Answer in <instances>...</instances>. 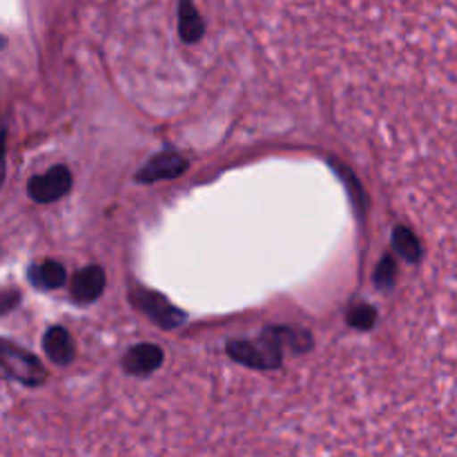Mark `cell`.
Listing matches in <instances>:
<instances>
[{
  "mask_svg": "<svg viewBox=\"0 0 457 457\" xmlns=\"http://www.w3.org/2000/svg\"><path fill=\"white\" fill-rule=\"evenodd\" d=\"M18 295L13 293V295H7V297H4V311H9V308L13 306V299H16Z\"/></svg>",
  "mask_w": 457,
  "mask_h": 457,
  "instance_id": "cell-14",
  "label": "cell"
},
{
  "mask_svg": "<svg viewBox=\"0 0 457 457\" xmlns=\"http://www.w3.org/2000/svg\"><path fill=\"white\" fill-rule=\"evenodd\" d=\"M29 281L40 290H56L67 281V272L58 262H40L29 268Z\"/></svg>",
  "mask_w": 457,
  "mask_h": 457,
  "instance_id": "cell-9",
  "label": "cell"
},
{
  "mask_svg": "<svg viewBox=\"0 0 457 457\" xmlns=\"http://www.w3.org/2000/svg\"><path fill=\"white\" fill-rule=\"evenodd\" d=\"M105 290V272L101 266H89L76 272L74 281H71V297L79 303H92Z\"/></svg>",
  "mask_w": 457,
  "mask_h": 457,
  "instance_id": "cell-7",
  "label": "cell"
},
{
  "mask_svg": "<svg viewBox=\"0 0 457 457\" xmlns=\"http://www.w3.org/2000/svg\"><path fill=\"white\" fill-rule=\"evenodd\" d=\"M393 245H395L397 254L404 257L409 263H418L422 259V245H420V239L409 228H395V232H393Z\"/></svg>",
  "mask_w": 457,
  "mask_h": 457,
  "instance_id": "cell-11",
  "label": "cell"
},
{
  "mask_svg": "<svg viewBox=\"0 0 457 457\" xmlns=\"http://www.w3.org/2000/svg\"><path fill=\"white\" fill-rule=\"evenodd\" d=\"M161 364H163V351L154 344H138V346L129 348L120 361L128 375H150Z\"/></svg>",
  "mask_w": 457,
  "mask_h": 457,
  "instance_id": "cell-6",
  "label": "cell"
},
{
  "mask_svg": "<svg viewBox=\"0 0 457 457\" xmlns=\"http://www.w3.org/2000/svg\"><path fill=\"white\" fill-rule=\"evenodd\" d=\"M228 355L254 370H275L284 364L286 344L279 326H272L259 339H232L226 346Z\"/></svg>",
  "mask_w": 457,
  "mask_h": 457,
  "instance_id": "cell-1",
  "label": "cell"
},
{
  "mask_svg": "<svg viewBox=\"0 0 457 457\" xmlns=\"http://www.w3.org/2000/svg\"><path fill=\"white\" fill-rule=\"evenodd\" d=\"M395 277H397V266L395 262H393L391 254H386V257H382V262H379V266L375 268V284H378V288L382 290H388L393 284H395Z\"/></svg>",
  "mask_w": 457,
  "mask_h": 457,
  "instance_id": "cell-13",
  "label": "cell"
},
{
  "mask_svg": "<svg viewBox=\"0 0 457 457\" xmlns=\"http://www.w3.org/2000/svg\"><path fill=\"white\" fill-rule=\"evenodd\" d=\"M205 22L192 3L179 4V34L186 43H196L204 36Z\"/></svg>",
  "mask_w": 457,
  "mask_h": 457,
  "instance_id": "cell-10",
  "label": "cell"
},
{
  "mask_svg": "<svg viewBox=\"0 0 457 457\" xmlns=\"http://www.w3.org/2000/svg\"><path fill=\"white\" fill-rule=\"evenodd\" d=\"M43 348L47 353L49 360L58 366H67L71 360H74V344H71L70 333L61 326H54L45 333Z\"/></svg>",
  "mask_w": 457,
  "mask_h": 457,
  "instance_id": "cell-8",
  "label": "cell"
},
{
  "mask_svg": "<svg viewBox=\"0 0 457 457\" xmlns=\"http://www.w3.org/2000/svg\"><path fill=\"white\" fill-rule=\"evenodd\" d=\"M375 320H378V311L369 303H353L346 312L348 326L357 330H370L375 326Z\"/></svg>",
  "mask_w": 457,
  "mask_h": 457,
  "instance_id": "cell-12",
  "label": "cell"
},
{
  "mask_svg": "<svg viewBox=\"0 0 457 457\" xmlns=\"http://www.w3.org/2000/svg\"><path fill=\"white\" fill-rule=\"evenodd\" d=\"M187 170V159L177 152H161V154L152 156L147 165H143L137 172L138 183H154L165 181V179L181 177Z\"/></svg>",
  "mask_w": 457,
  "mask_h": 457,
  "instance_id": "cell-5",
  "label": "cell"
},
{
  "mask_svg": "<svg viewBox=\"0 0 457 457\" xmlns=\"http://www.w3.org/2000/svg\"><path fill=\"white\" fill-rule=\"evenodd\" d=\"M3 369L12 379H18L25 386H38L45 382V369L31 353L16 346L9 339H3Z\"/></svg>",
  "mask_w": 457,
  "mask_h": 457,
  "instance_id": "cell-3",
  "label": "cell"
},
{
  "mask_svg": "<svg viewBox=\"0 0 457 457\" xmlns=\"http://www.w3.org/2000/svg\"><path fill=\"white\" fill-rule=\"evenodd\" d=\"M129 299H132V303L143 312V315L150 317L156 326H161V328L165 330L177 328V326H181L183 321H186V312L174 308L168 297L154 293V290L134 288L132 293H129Z\"/></svg>",
  "mask_w": 457,
  "mask_h": 457,
  "instance_id": "cell-2",
  "label": "cell"
},
{
  "mask_svg": "<svg viewBox=\"0 0 457 457\" xmlns=\"http://www.w3.org/2000/svg\"><path fill=\"white\" fill-rule=\"evenodd\" d=\"M71 187V174L65 165H56V168L47 170L45 174L29 179L27 183V195L36 201V204H54L61 196H65Z\"/></svg>",
  "mask_w": 457,
  "mask_h": 457,
  "instance_id": "cell-4",
  "label": "cell"
}]
</instances>
